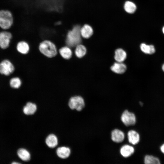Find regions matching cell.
Segmentation results:
<instances>
[{
	"label": "cell",
	"instance_id": "6da1fadb",
	"mask_svg": "<svg viewBox=\"0 0 164 164\" xmlns=\"http://www.w3.org/2000/svg\"><path fill=\"white\" fill-rule=\"evenodd\" d=\"M80 29V26L77 25L68 32L66 40L68 46L73 47L80 44L81 41Z\"/></svg>",
	"mask_w": 164,
	"mask_h": 164
},
{
	"label": "cell",
	"instance_id": "7a4b0ae2",
	"mask_svg": "<svg viewBox=\"0 0 164 164\" xmlns=\"http://www.w3.org/2000/svg\"><path fill=\"white\" fill-rule=\"evenodd\" d=\"M13 23V16L11 12L8 9L0 10V28L3 30H8Z\"/></svg>",
	"mask_w": 164,
	"mask_h": 164
},
{
	"label": "cell",
	"instance_id": "3957f363",
	"mask_svg": "<svg viewBox=\"0 0 164 164\" xmlns=\"http://www.w3.org/2000/svg\"><path fill=\"white\" fill-rule=\"evenodd\" d=\"M39 50L43 55L49 58L55 56L57 53L55 45L49 40H45L42 42L39 45Z\"/></svg>",
	"mask_w": 164,
	"mask_h": 164
},
{
	"label": "cell",
	"instance_id": "277c9868",
	"mask_svg": "<svg viewBox=\"0 0 164 164\" xmlns=\"http://www.w3.org/2000/svg\"><path fill=\"white\" fill-rule=\"evenodd\" d=\"M68 105L70 109H76L80 111L82 110L85 106V102L83 98L80 96H75L70 98Z\"/></svg>",
	"mask_w": 164,
	"mask_h": 164
},
{
	"label": "cell",
	"instance_id": "5b68a950",
	"mask_svg": "<svg viewBox=\"0 0 164 164\" xmlns=\"http://www.w3.org/2000/svg\"><path fill=\"white\" fill-rule=\"evenodd\" d=\"M121 120L124 124L127 126L134 125L136 121L135 114L127 110H125L122 113Z\"/></svg>",
	"mask_w": 164,
	"mask_h": 164
},
{
	"label": "cell",
	"instance_id": "8992f818",
	"mask_svg": "<svg viewBox=\"0 0 164 164\" xmlns=\"http://www.w3.org/2000/svg\"><path fill=\"white\" fill-rule=\"evenodd\" d=\"M6 30L0 32V47L2 49H5L9 46L12 37V33Z\"/></svg>",
	"mask_w": 164,
	"mask_h": 164
},
{
	"label": "cell",
	"instance_id": "52a82bcc",
	"mask_svg": "<svg viewBox=\"0 0 164 164\" xmlns=\"http://www.w3.org/2000/svg\"><path fill=\"white\" fill-rule=\"evenodd\" d=\"M14 66L9 60H5L0 63V73L6 76L12 73L14 71Z\"/></svg>",
	"mask_w": 164,
	"mask_h": 164
},
{
	"label": "cell",
	"instance_id": "ba28073f",
	"mask_svg": "<svg viewBox=\"0 0 164 164\" xmlns=\"http://www.w3.org/2000/svg\"><path fill=\"white\" fill-rule=\"evenodd\" d=\"M125 135L121 131L118 129L113 130L111 133L112 140L116 143H120L124 140Z\"/></svg>",
	"mask_w": 164,
	"mask_h": 164
},
{
	"label": "cell",
	"instance_id": "9c48e42d",
	"mask_svg": "<svg viewBox=\"0 0 164 164\" xmlns=\"http://www.w3.org/2000/svg\"><path fill=\"white\" fill-rule=\"evenodd\" d=\"M126 69V65L122 62H115L111 67V69L113 72L118 74L124 73Z\"/></svg>",
	"mask_w": 164,
	"mask_h": 164
},
{
	"label": "cell",
	"instance_id": "30bf717a",
	"mask_svg": "<svg viewBox=\"0 0 164 164\" xmlns=\"http://www.w3.org/2000/svg\"><path fill=\"white\" fill-rule=\"evenodd\" d=\"M128 137L129 142L134 145L137 144L140 140L139 134L133 130H130L128 132Z\"/></svg>",
	"mask_w": 164,
	"mask_h": 164
},
{
	"label": "cell",
	"instance_id": "8fae6325",
	"mask_svg": "<svg viewBox=\"0 0 164 164\" xmlns=\"http://www.w3.org/2000/svg\"><path fill=\"white\" fill-rule=\"evenodd\" d=\"M134 148L132 146L129 145H123L120 150L121 155L125 158L130 156L134 153Z\"/></svg>",
	"mask_w": 164,
	"mask_h": 164
},
{
	"label": "cell",
	"instance_id": "7c38bea8",
	"mask_svg": "<svg viewBox=\"0 0 164 164\" xmlns=\"http://www.w3.org/2000/svg\"><path fill=\"white\" fill-rule=\"evenodd\" d=\"M58 156L62 159L68 158L70 154V150L69 148L66 147H61L58 148L56 151Z\"/></svg>",
	"mask_w": 164,
	"mask_h": 164
},
{
	"label": "cell",
	"instance_id": "4fadbf2b",
	"mask_svg": "<svg viewBox=\"0 0 164 164\" xmlns=\"http://www.w3.org/2000/svg\"><path fill=\"white\" fill-rule=\"evenodd\" d=\"M93 30L92 27L88 25H84L80 29L81 36L84 38H90L93 34Z\"/></svg>",
	"mask_w": 164,
	"mask_h": 164
},
{
	"label": "cell",
	"instance_id": "5bb4252c",
	"mask_svg": "<svg viewBox=\"0 0 164 164\" xmlns=\"http://www.w3.org/2000/svg\"><path fill=\"white\" fill-rule=\"evenodd\" d=\"M36 110L37 106L36 104L31 102H28L24 107L23 112L26 115H32L35 113Z\"/></svg>",
	"mask_w": 164,
	"mask_h": 164
},
{
	"label": "cell",
	"instance_id": "9a60e30c",
	"mask_svg": "<svg viewBox=\"0 0 164 164\" xmlns=\"http://www.w3.org/2000/svg\"><path fill=\"white\" fill-rule=\"evenodd\" d=\"M127 57V53L122 49L119 48L115 51L114 58L117 62H122Z\"/></svg>",
	"mask_w": 164,
	"mask_h": 164
},
{
	"label": "cell",
	"instance_id": "2e32d148",
	"mask_svg": "<svg viewBox=\"0 0 164 164\" xmlns=\"http://www.w3.org/2000/svg\"><path fill=\"white\" fill-rule=\"evenodd\" d=\"M18 51L22 54L27 53L29 50L28 44L24 41H21L18 43L16 46Z\"/></svg>",
	"mask_w": 164,
	"mask_h": 164
},
{
	"label": "cell",
	"instance_id": "e0dca14e",
	"mask_svg": "<svg viewBox=\"0 0 164 164\" xmlns=\"http://www.w3.org/2000/svg\"><path fill=\"white\" fill-rule=\"evenodd\" d=\"M46 143L50 148H54L56 147L58 144V139L56 136L54 135H49L46 138Z\"/></svg>",
	"mask_w": 164,
	"mask_h": 164
},
{
	"label": "cell",
	"instance_id": "ac0fdd59",
	"mask_svg": "<svg viewBox=\"0 0 164 164\" xmlns=\"http://www.w3.org/2000/svg\"><path fill=\"white\" fill-rule=\"evenodd\" d=\"M70 47L68 46H65L62 47L59 50V53L64 59H69L71 57L72 52Z\"/></svg>",
	"mask_w": 164,
	"mask_h": 164
},
{
	"label": "cell",
	"instance_id": "d6986e66",
	"mask_svg": "<svg viewBox=\"0 0 164 164\" xmlns=\"http://www.w3.org/2000/svg\"><path fill=\"white\" fill-rule=\"evenodd\" d=\"M17 154L19 158L25 161H28L30 159V155L26 149L21 148L18 149Z\"/></svg>",
	"mask_w": 164,
	"mask_h": 164
},
{
	"label": "cell",
	"instance_id": "ffe728a7",
	"mask_svg": "<svg viewBox=\"0 0 164 164\" xmlns=\"http://www.w3.org/2000/svg\"><path fill=\"white\" fill-rule=\"evenodd\" d=\"M140 48L143 52L149 54L154 53L155 51L154 46L152 45H147L144 43H142L140 45Z\"/></svg>",
	"mask_w": 164,
	"mask_h": 164
},
{
	"label": "cell",
	"instance_id": "44dd1931",
	"mask_svg": "<svg viewBox=\"0 0 164 164\" xmlns=\"http://www.w3.org/2000/svg\"><path fill=\"white\" fill-rule=\"evenodd\" d=\"M86 48L84 45L80 44L76 46L75 53L77 57L81 58L83 57L86 54Z\"/></svg>",
	"mask_w": 164,
	"mask_h": 164
},
{
	"label": "cell",
	"instance_id": "7402d4cb",
	"mask_svg": "<svg viewBox=\"0 0 164 164\" xmlns=\"http://www.w3.org/2000/svg\"><path fill=\"white\" fill-rule=\"evenodd\" d=\"M144 162L145 164H159L160 163V161L158 158L149 155H147L145 156Z\"/></svg>",
	"mask_w": 164,
	"mask_h": 164
},
{
	"label": "cell",
	"instance_id": "603a6c76",
	"mask_svg": "<svg viewBox=\"0 0 164 164\" xmlns=\"http://www.w3.org/2000/svg\"><path fill=\"white\" fill-rule=\"evenodd\" d=\"M124 9L125 11L129 13H134L136 9L135 5L130 1H127L124 5Z\"/></svg>",
	"mask_w": 164,
	"mask_h": 164
},
{
	"label": "cell",
	"instance_id": "cb8c5ba5",
	"mask_svg": "<svg viewBox=\"0 0 164 164\" xmlns=\"http://www.w3.org/2000/svg\"><path fill=\"white\" fill-rule=\"evenodd\" d=\"M21 81L19 77H15L12 78L10 81V86L14 88H18L21 84Z\"/></svg>",
	"mask_w": 164,
	"mask_h": 164
},
{
	"label": "cell",
	"instance_id": "d4e9b609",
	"mask_svg": "<svg viewBox=\"0 0 164 164\" xmlns=\"http://www.w3.org/2000/svg\"><path fill=\"white\" fill-rule=\"evenodd\" d=\"M160 149L162 152L164 154V143L161 146Z\"/></svg>",
	"mask_w": 164,
	"mask_h": 164
},
{
	"label": "cell",
	"instance_id": "484cf974",
	"mask_svg": "<svg viewBox=\"0 0 164 164\" xmlns=\"http://www.w3.org/2000/svg\"><path fill=\"white\" fill-rule=\"evenodd\" d=\"M162 69L163 71L164 72V63L163 64L162 66Z\"/></svg>",
	"mask_w": 164,
	"mask_h": 164
},
{
	"label": "cell",
	"instance_id": "4316f807",
	"mask_svg": "<svg viewBox=\"0 0 164 164\" xmlns=\"http://www.w3.org/2000/svg\"><path fill=\"white\" fill-rule=\"evenodd\" d=\"M12 163L14 164H19V162H12Z\"/></svg>",
	"mask_w": 164,
	"mask_h": 164
},
{
	"label": "cell",
	"instance_id": "83f0119b",
	"mask_svg": "<svg viewBox=\"0 0 164 164\" xmlns=\"http://www.w3.org/2000/svg\"><path fill=\"white\" fill-rule=\"evenodd\" d=\"M162 32H163V33L164 34V26L163 27V28H162Z\"/></svg>",
	"mask_w": 164,
	"mask_h": 164
}]
</instances>
